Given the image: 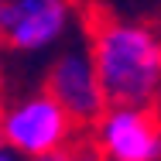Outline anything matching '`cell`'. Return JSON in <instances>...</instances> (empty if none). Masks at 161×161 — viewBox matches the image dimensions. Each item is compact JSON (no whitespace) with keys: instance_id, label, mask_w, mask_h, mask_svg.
Masks as SVG:
<instances>
[{"instance_id":"obj_1","label":"cell","mask_w":161,"mask_h":161,"mask_svg":"<svg viewBox=\"0 0 161 161\" xmlns=\"http://www.w3.org/2000/svg\"><path fill=\"white\" fill-rule=\"evenodd\" d=\"M106 103L154 106L161 99V48L158 28L113 14H93L86 34Z\"/></svg>"},{"instance_id":"obj_2","label":"cell","mask_w":161,"mask_h":161,"mask_svg":"<svg viewBox=\"0 0 161 161\" xmlns=\"http://www.w3.org/2000/svg\"><path fill=\"white\" fill-rule=\"evenodd\" d=\"M82 127L65 113L48 89H31L14 99H0V141L14 158H38L79 144Z\"/></svg>"},{"instance_id":"obj_3","label":"cell","mask_w":161,"mask_h":161,"mask_svg":"<svg viewBox=\"0 0 161 161\" xmlns=\"http://www.w3.org/2000/svg\"><path fill=\"white\" fill-rule=\"evenodd\" d=\"M82 130L89 151L103 161H161V120L154 106L106 103Z\"/></svg>"},{"instance_id":"obj_4","label":"cell","mask_w":161,"mask_h":161,"mask_svg":"<svg viewBox=\"0 0 161 161\" xmlns=\"http://www.w3.org/2000/svg\"><path fill=\"white\" fill-rule=\"evenodd\" d=\"M75 31V0H3L0 45L14 55H45Z\"/></svg>"},{"instance_id":"obj_5","label":"cell","mask_w":161,"mask_h":161,"mask_svg":"<svg viewBox=\"0 0 161 161\" xmlns=\"http://www.w3.org/2000/svg\"><path fill=\"white\" fill-rule=\"evenodd\" d=\"M41 89H48L52 96L58 99L65 106V113L79 127H89L93 117L106 106L96 65L89 58L86 45H58L55 55H52V62H48V69H45Z\"/></svg>"},{"instance_id":"obj_6","label":"cell","mask_w":161,"mask_h":161,"mask_svg":"<svg viewBox=\"0 0 161 161\" xmlns=\"http://www.w3.org/2000/svg\"><path fill=\"white\" fill-rule=\"evenodd\" d=\"M82 158V147L72 144V147H62V151H48V154H38V158H21V161H79Z\"/></svg>"},{"instance_id":"obj_7","label":"cell","mask_w":161,"mask_h":161,"mask_svg":"<svg viewBox=\"0 0 161 161\" xmlns=\"http://www.w3.org/2000/svg\"><path fill=\"white\" fill-rule=\"evenodd\" d=\"M79 161H103V158H96V154H93L89 147H82V158H79Z\"/></svg>"},{"instance_id":"obj_8","label":"cell","mask_w":161,"mask_h":161,"mask_svg":"<svg viewBox=\"0 0 161 161\" xmlns=\"http://www.w3.org/2000/svg\"><path fill=\"white\" fill-rule=\"evenodd\" d=\"M0 161H17V158H14V154H10L7 147H0Z\"/></svg>"},{"instance_id":"obj_9","label":"cell","mask_w":161,"mask_h":161,"mask_svg":"<svg viewBox=\"0 0 161 161\" xmlns=\"http://www.w3.org/2000/svg\"><path fill=\"white\" fill-rule=\"evenodd\" d=\"M154 110H158V120H161V99H158V103H154Z\"/></svg>"},{"instance_id":"obj_10","label":"cell","mask_w":161,"mask_h":161,"mask_svg":"<svg viewBox=\"0 0 161 161\" xmlns=\"http://www.w3.org/2000/svg\"><path fill=\"white\" fill-rule=\"evenodd\" d=\"M158 48H161V28H158Z\"/></svg>"},{"instance_id":"obj_11","label":"cell","mask_w":161,"mask_h":161,"mask_svg":"<svg viewBox=\"0 0 161 161\" xmlns=\"http://www.w3.org/2000/svg\"><path fill=\"white\" fill-rule=\"evenodd\" d=\"M0 10H3V0H0Z\"/></svg>"},{"instance_id":"obj_12","label":"cell","mask_w":161,"mask_h":161,"mask_svg":"<svg viewBox=\"0 0 161 161\" xmlns=\"http://www.w3.org/2000/svg\"><path fill=\"white\" fill-rule=\"evenodd\" d=\"M0 147H3V141H0Z\"/></svg>"}]
</instances>
